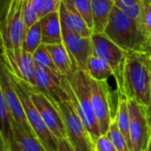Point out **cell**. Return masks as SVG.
Listing matches in <instances>:
<instances>
[{
  "mask_svg": "<svg viewBox=\"0 0 151 151\" xmlns=\"http://www.w3.org/2000/svg\"><path fill=\"white\" fill-rule=\"evenodd\" d=\"M9 145H10V151H22L21 149L19 147V145L17 144V142H15L13 136L10 139L9 141Z\"/></svg>",
  "mask_w": 151,
  "mask_h": 151,
  "instance_id": "d6a6232c",
  "label": "cell"
},
{
  "mask_svg": "<svg viewBox=\"0 0 151 151\" xmlns=\"http://www.w3.org/2000/svg\"><path fill=\"white\" fill-rule=\"evenodd\" d=\"M58 151H74L67 140H58Z\"/></svg>",
  "mask_w": 151,
  "mask_h": 151,
  "instance_id": "1f68e13d",
  "label": "cell"
},
{
  "mask_svg": "<svg viewBox=\"0 0 151 151\" xmlns=\"http://www.w3.org/2000/svg\"><path fill=\"white\" fill-rule=\"evenodd\" d=\"M104 34L124 51L148 53L150 39L142 32L137 20L114 6Z\"/></svg>",
  "mask_w": 151,
  "mask_h": 151,
  "instance_id": "277c9868",
  "label": "cell"
},
{
  "mask_svg": "<svg viewBox=\"0 0 151 151\" xmlns=\"http://www.w3.org/2000/svg\"><path fill=\"white\" fill-rule=\"evenodd\" d=\"M63 44L71 58L73 69H87L88 58L93 55L91 37H83L73 31L62 27Z\"/></svg>",
  "mask_w": 151,
  "mask_h": 151,
  "instance_id": "8fae6325",
  "label": "cell"
},
{
  "mask_svg": "<svg viewBox=\"0 0 151 151\" xmlns=\"http://www.w3.org/2000/svg\"><path fill=\"white\" fill-rule=\"evenodd\" d=\"M96 151H118L115 148L112 142L109 137L105 135H101L95 143Z\"/></svg>",
  "mask_w": 151,
  "mask_h": 151,
  "instance_id": "4dcf8cb0",
  "label": "cell"
},
{
  "mask_svg": "<svg viewBox=\"0 0 151 151\" xmlns=\"http://www.w3.org/2000/svg\"><path fill=\"white\" fill-rule=\"evenodd\" d=\"M66 131L67 141L74 151H96L95 142L69 99L56 104Z\"/></svg>",
  "mask_w": 151,
  "mask_h": 151,
  "instance_id": "8992f818",
  "label": "cell"
},
{
  "mask_svg": "<svg viewBox=\"0 0 151 151\" xmlns=\"http://www.w3.org/2000/svg\"><path fill=\"white\" fill-rule=\"evenodd\" d=\"M41 44H42V30H41L40 22H37L34 26H32L29 29L27 30L23 49L27 52L33 55Z\"/></svg>",
  "mask_w": 151,
  "mask_h": 151,
  "instance_id": "cb8c5ba5",
  "label": "cell"
},
{
  "mask_svg": "<svg viewBox=\"0 0 151 151\" xmlns=\"http://www.w3.org/2000/svg\"><path fill=\"white\" fill-rule=\"evenodd\" d=\"M0 92L3 94L6 100L8 107L14 119V122L24 131L35 134L27 122L24 107L22 105V103L16 89L13 87L9 72L5 65L2 63L0 73Z\"/></svg>",
  "mask_w": 151,
  "mask_h": 151,
  "instance_id": "7c38bea8",
  "label": "cell"
},
{
  "mask_svg": "<svg viewBox=\"0 0 151 151\" xmlns=\"http://www.w3.org/2000/svg\"><path fill=\"white\" fill-rule=\"evenodd\" d=\"M35 80L36 88H35L47 96L55 106L68 98L61 84V75L36 67Z\"/></svg>",
  "mask_w": 151,
  "mask_h": 151,
  "instance_id": "4fadbf2b",
  "label": "cell"
},
{
  "mask_svg": "<svg viewBox=\"0 0 151 151\" xmlns=\"http://www.w3.org/2000/svg\"><path fill=\"white\" fill-rule=\"evenodd\" d=\"M8 72H9L12 82L13 84V87L16 89L19 96L20 98V101L22 103V105L24 107V111H25V114H26L27 122H28L32 131L34 132L35 135L40 141L42 145L44 147L45 150L58 151V140L54 137V135L48 129V127H46L44 121L42 120L38 110L35 106V104L31 99L28 88H27V84L24 81L19 79L14 74H12L9 70H8Z\"/></svg>",
  "mask_w": 151,
  "mask_h": 151,
  "instance_id": "5b68a950",
  "label": "cell"
},
{
  "mask_svg": "<svg viewBox=\"0 0 151 151\" xmlns=\"http://www.w3.org/2000/svg\"><path fill=\"white\" fill-rule=\"evenodd\" d=\"M122 94L145 108L151 98V63L148 53L126 52L122 69Z\"/></svg>",
  "mask_w": 151,
  "mask_h": 151,
  "instance_id": "6da1fadb",
  "label": "cell"
},
{
  "mask_svg": "<svg viewBox=\"0 0 151 151\" xmlns=\"http://www.w3.org/2000/svg\"><path fill=\"white\" fill-rule=\"evenodd\" d=\"M42 30V42L45 45L63 43L62 25L59 11L51 12L40 20Z\"/></svg>",
  "mask_w": 151,
  "mask_h": 151,
  "instance_id": "9a60e30c",
  "label": "cell"
},
{
  "mask_svg": "<svg viewBox=\"0 0 151 151\" xmlns=\"http://www.w3.org/2000/svg\"><path fill=\"white\" fill-rule=\"evenodd\" d=\"M33 58H34L36 67L43 69V70H47V71H50V72H52L60 75L47 49V46L45 44H41L39 46V48L33 54Z\"/></svg>",
  "mask_w": 151,
  "mask_h": 151,
  "instance_id": "603a6c76",
  "label": "cell"
},
{
  "mask_svg": "<svg viewBox=\"0 0 151 151\" xmlns=\"http://www.w3.org/2000/svg\"><path fill=\"white\" fill-rule=\"evenodd\" d=\"M106 135L112 142V143L114 144L115 148L118 151H131L127 140L125 139L124 135L119 129L115 119H113Z\"/></svg>",
  "mask_w": 151,
  "mask_h": 151,
  "instance_id": "484cf974",
  "label": "cell"
},
{
  "mask_svg": "<svg viewBox=\"0 0 151 151\" xmlns=\"http://www.w3.org/2000/svg\"><path fill=\"white\" fill-rule=\"evenodd\" d=\"M27 88L35 106L50 133L57 140H67L65 124L57 107L47 96L35 88L27 84Z\"/></svg>",
  "mask_w": 151,
  "mask_h": 151,
  "instance_id": "30bf717a",
  "label": "cell"
},
{
  "mask_svg": "<svg viewBox=\"0 0 151 151\" xmlns=\"http://www.w3.org/2000/svg\"><path fill=\"white\" fill-rule=\"evenodd\" d=\"M23 19L27 30L39 22L40 18L35 0H23Z\"/></svg>",
  "mask_w": 151,
  "mask_h": 151,
  "instance_id": "83f0119b",
  "label": "cell"
},
{
  "mask_svg": "<svg viewBox=\"0 0 151 151\" xmlns=\"http://www.w3.org/2000/svg\"><path fill=\"white\" fill-rule=\"evenodd\" d=\"M59 15L62 27L73 31L83 37H91L93 31L76 9L73 0H62Z\"/></svg>",
  "mask_w": 151,
  "mask_h": 151,
  "instance_id": "5bb4252c",
  "label": "cell"
},
{
  "mask_svg": "<svg viewBox=\"0 0 151 151\" xmlns=\"http://www.w3.org/2000/svg\"><path fill=\"white\" fill-rule=\"evenodd\" d=\"M150 42H151V37H150Z\"/></svg>",
  "mask_w": 151,
  "mask_h": 151,
  "instance_id": "74e56055",
  "label": "cell"
},
{
  "mask_svg": "<svg viewBox=\"0 0 151 151\" xmlns=\"http://www.w3.org/2000/svg\"><path fill=\"white\" fill-rule=\"evenodd\" d=\"M146 113H147V117H148V119H149V122L151 126V98H150V105L146 108Z\"/></svg>",
  "mask_w": 151,
  "mask_h": 151,
  "instance_id": "e575fe53",
  "label": "cell"
},
{
  "mask_svg": "<svg viewBox=\"0 0 151 151\" xmlns=\"http://www.w3.org/2000/svg\"><path fill=\"white\" fill-rule=\"evenodd\" d=\"M61 84L67 93L69 101L96 143L102 134L92 106L88 73L85 70L73 69L69 74L61 76Z\"/></svg>",
  "mask_w": 151,
  "mask_h": 151,
  "instance_id": "7a4b0ae2",
  "label": "cell"
},
{
  "mask_svg": "<svg viewBox=\"0 0 151 151\" xmlns=\"http://www.w3.org/2000/svg\"><path fill=\"white\" fill-rule=\"evenodd\" d=\"M89 75V74H88ZM91 102L102 135H105L114 119L111 112L110 87L107 81H99L89 75Z\"/></svg>",
  "mask_w": 151,
  "mask_h": 151,
  "instance_id": "ba28073f",
  "label": "cell"
},
{
  "mask_svg": "<svg viewBox=\"0 0 151 151\" xmlns=\"http://www.w3.org/2000/svg\"><path fill=\"white\" fill-rule=\"evenodd\" d=\"M46 46L60 75L65 76L69 74L73 71V66L65 45L60 43Z\"/></svg>",
  "mask_w": 151,
  "mask_h": 151,
  "instance_id": "d6986e66",
  "label": "cell"
},
{
  "mask_svg": "<svg viewBox=\"0 0 151 151\" xmlns=\"http://www.w3.org/2000/svg\"><path fill=\"white\" fill-rule=\"evenodd\" d=\"M114 4L125 14L138 21L142 0H113Z\"/></svg>",
  "mask_w": 151,
  "mask_h": 151,
  "instance_id": "d4e9b609",
  "label": "cell"
},
{
  "mask_svg": "<svg viewBox=\"0 0 151 151\" xmlns=\"http://www.w3.org/2000/svg\"><path fill=\"white\" fill-rule=\"evenodd\" d=\"M93 33H104L111 12L115 6L113 0H91Z\"/></svg>",
  "mask_w": 151,
  "mask_h": 151,
  "instance_id": "2e32d148",
  "label": "cell"
},
{
  "mask_svg": "<svg viewBox=\"0 0 151 151\" xmlns=\"http://www.w3.org/2000/svg\"><path fill=\"white\" fill-rule=\"evenodd\" d=\"M1 139V144H0V151H10V145H9V141L4 140L0 136Z\"/></svg>",
  "mask_w": 151,
  "mask_h": 151,
  "instance_id": "836d02e7",
  "label": "cell"
},
{
  "mask_svg": "<svg viewBox=\"0 0 151 151\" xmlns=\"http://www.w3.org/2000/svg\"><path fill=\"white\" fill-rule=\"evenodd\" d=\"M114 119L117 122L119 129L124 135L132 151L130 138V112L128 106V99L127 98L125 94H118V102Z\"/></svg>",
  "mask_w": 151,
  "mask_h": 151,
  "instance_id": "e0dca14e",
  "label": "cell"
},
{
  "mask_svg": "<svg viewBox=\"0 0 151 151\" xmlns=\"http://www.w3.org/2000/svg\"><path fill=\"white\" fill-rule=\"evenodd\" d=\"M93 55L106 61L114 73L118 94H122V69L126 51L113 42L104 33H93Z\"/></svg>",
  "mask_w": 151,
  "mask_h": 151,
  "instance_id": "52a82bcc",
  "label": "cell"
},
{
  "mask_svg": "<svg viewBox=\"0 0 151 151\" xmlns=\"http://www.w3.org/2000/svg\"><path fill=\"white\" fill-rule=\"evenodd\" d=\"M147 151H151V140L150 142V145H149V148H148V150Z\"/></svg>",
  "mask_w": 151,
  "mask_h": 151,
  "instance_id": "8d00e7d4",
  "label": "cell"
},
{
  "mask_svg": "<svg viewBox=\"0 0 151 151\" xmlns=\"http://www.w3.org/2000/svg\"><path fill=\"white\" fill-rule=\"evenodd\" d=\"M0 119H1L0 136L6 141H10V139L13 136L12 124L14 119L8 107L6 100L1 92H0Z\"/></svg>",
  "mask_w": 151,
  "mask_h": 151,
  "instance_id": "7402d4cb",
  "label": "cell"
},
{
  "mask_svg": "<svg viewBox=\"0 0 151 151\" xmlns=\"http://www.w3.org/2000/svg\"><path fill=\"white\" fill-rule=\"evenodd\" d=\"M148 55H149V58H150V63H151V47H150V50L148 51Z\"/></svg>",
  "mask_w": 151,
  "mask_h": 151,
  "instance_id": "d590c367",
  "label": "cell"
},
{
  "mask_svg": "<svg viewBox=\"0 0 151 151\" xmlns=\"http://www.w3.org/2000/svg\"><path fill=\"white\" fill-rule=\"evenodd\" d=\"M12 135L22 151H46L35 134L24 131L14 121L12 124Z\"/></svg>",
  "mask_w": 151,
  "mask_h": 151,
  "instance_id": "ffe728a7",
  "label": "cell"
},
{
  "mask_svg": "<svg viewBox=\"0 0 151 151\" xmlns=\"http://www.w3.org/2000/svg\"><path fill=\"white\" fill-rule=\"evenodd\" d=\"M130 112V138L132 151H147L151 140V126L146 108L134 100L128 99Z\"/></svg>",
  "mask_w": 151,
  "mask_h": 151,
  "instance_id": "9c48e42d",
  "label": "cell"
},
{
  "mask_svg": "<svg viewBox=\"0 0 151 151\" xmlns=\"http://www.w3.org/2000/svg\"><path fill=\"white\" fill-rule=\"evenodd\" d=\"M86 72L93 79L99 81H107L110 77L114 76L113 70L110 65L104 59L94 55L88 60Z\"/></svg>",
  "mask_w": 151,
  "mask_h": 151,
  "instance_id": "44dd1931",
  "label": "cell"
},
{
  "mask_svg": "<svg viewBox=\"0 0 151 151\" xmlns=\"http://www.w3.org/2000/svg\"><path fill=\"white\" fill-rule=\"evenodd\" d=\"M40 19L44 16L58 12L62 0H35Z\"/></svg>",
  "mask_w": 151,
  "mask_h": 151,
  "instance_id": "f1b7e54d",
  "label": "cell"
},
{
  "mask_svg": "<svg viewBox=\"0 0 151 151\" xmlns=\"http://www.w3.org/2000/svg\"><path fill=\"white\" fill-rule=\"evenodd\" d=\"M76 9L87 23L88 27L93 31V18L91 0H73Z\"/></svg>",
  "mask_w": 151,
  "mask_h": 151,
  "instance_id": "f546056e",
  "label": "cell"
},
{
  "mask_svg": "<svg viewBox=\"0 0 151 151\" xmlns=\"http://www.w3.org/2000/svg\"><path fill=\"white\" fill-rule=\"evenodd\" d=\"M16 62L19 73V79L24 81L29 86L36 88V65L35 64L33 55L27 52L24 49H22L21 53L16 58Z\"/></svg>",
  "mask_w": 151,
  "mask_h": 151,
  "instance_id": "ac0fdd59",
  "label": "cell"
},
{
  "mask_svg": "<svg viewBox=\"0 0 151 151\" xmlns=\"http://www.w3.org/2000/svg\"><path fill=\"white\" fill-rule=\"evenodd\" d=\"M138 23L142 32L151 37V0H142Z\"/></svg>",
  "mask_w": 151,
  "mask_h": 151,
  "instance_id": "4316f807",
  "label": "cell"
},
{
  "mask_svg": "<svg viewBox=\"0 0 151 151\" xmlns=\"http://www.w3.org/2000/svg\"><path fill=\"white\" fill-rule=\"evenodd\" d=\"M26 32L23 0H2L0 13L2 55L16 59L22 51Z\"/></svg>",
  "mask_w": 151,
  "mask_h": 151,
  "instance_id": "3957f363",
  "label": "cell"
}]
</instances>
